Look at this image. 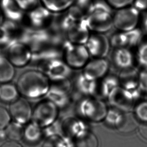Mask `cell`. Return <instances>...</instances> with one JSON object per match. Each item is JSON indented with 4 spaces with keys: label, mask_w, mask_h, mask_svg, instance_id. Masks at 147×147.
I'll return each instance as SVG.
<instances>
[{
    "label": "cell",
    "mask_w": 147,
    "mask_h": 147,
    "mask_svg": "<svg viewBox=\"0 0 147 147\" xmlns=\"http://www.w3.org/2000/svg\"><path fill=\"white\" fill-rule=\"evenodd\" d=\"M111 9L105 0H94L85 17L91 32L105 34L112 29L113 24Z\"/></svg>",
    "instance_id": "cell-1"
},
{
    "label": "cell",
    "mask_w": 147,
    "mask_h": 147,
    "mask_svg": "<svg viewBox=\"0 0 147 147\" xmlns=\"http://www.w3.org/2000/svg\"><path fill=\"white\" fill-rule=\"evenodd\" d=\"M17 87L23 95L36 98L47 93L49 87V80L44 74L36 71H25L19 78Z\"/></svg>",
    "instance_id": "cell-2"
},
{
    "label": "cell",
    "mask_w": 147,
    "mask_h": 147,
    "mask_svg": "<svg viewBox=\"0 0 147 147\" xmlns=\"http://www.w3.org/2000/svg\"><path fill=\"white\" fill-rule=\"evenodd\" d=\"M141 12L133 5L117 10L113 14V27L117 30H131L139 27Z\"/></svg>",
    "instance_id": "cell-3"
},
{
    "label": "cell",
    "mask_w": 147,
    "mask_h": 147,
    "mask_svg": "<svg viewBox=\"0 0 147 147\" xmlns=\"http://www.w3.org/2000/svg\"><path fill=\"white\" fill-rule=\"evenodd\" d=\"M144 37V33L138 27L126 31L117 30L111 35L109 41L113 49L127 47L133 49L137 47Z\"/></svg>",
    "instance_id": "cell-4"
},
{
    "label": "cell",
    "mask_w": 147,
    "mask_h": 147,
    "mask_svg": "<svg viewBox=\"0 0 147 147\" xmlns=\"http://www.w3.org/2000/svg\"><path fill=\"white\" fill-rule=\"evenodd\" d=\"M90 57V54L85 45L70 42L65 49V63L72 69H83Z\"/></svg>",
    "instance_id": "cell-5"
},
{
    "label": "cell",
    "mask_w": 147,
    "mask_h": 147,
    "mask_svg": "<svg viewBox=\"0 0 147 147\" xmlns=\"http://www.w3.org/2000/svg\"><path fill=\"white\" fill-rule=\"evenodd\" d=\"M90 33L85 18H77L70 14L67 27V36L70 42L85 45Z\"/></svg>",
    "instance_id": "cell-6"
},
{
    "label": "cell",
    "mask_w": 147,
    "mask_h": 147,
    "mask_svg": "<svg viewBox=\"0 0 147 147\" xmlns=\"http://www.w3.org/2000/svg\"><path fill=\"white\" fill-rule=\"evenodd\" d=\"M90 57L94 58H105L110 51L109 39L104 33L91 32L85 44Z\"/></svg>",
    "instance_id": "cell-7"
},
{
    "label": "cell",
    "mask_w": 147,
    "mask_h": 147,
    "mask_svg": "<svg viewBox=\"0 0 147 147\" xmlns=\"http://www.w3.org/2000/svg\"><path fill=\"white\" fill-rule=\"evenodd\" d=\"M57 108L53 102L44 101L39 103L33 113V121L38 126H46L53 123L57 115Z\"/></svg>",
    "instance_id": "cell-8"
},
{
    "label": "cell",
    "mask_w": 147,
    "mask_h": 147,
    "mask_svg": "<svg viewBox=\"0 0 147 147\" xmlns=\"http://www.w3.org/2000/svg\"><path fill=\"white\" fill-rule=\"evenodd\" d=\"M89 59L83 68V75L89 80H99L107 75L110 62L105 58H94Z\"/></svg>",
    "instance_id": "cell-9"
},
{
    "label": "cell",
    "mask_w": 147,
    "mask_h": 147,
    "mask_svg": "<svg viewBox=\"0 0 147 147\" xmlns=\"http://www.w3.org/2000/svg\"><path fill=\"white\" fill-rule=\"evenodd\" d=\"M110 57L113 65L119 71L135 67L136 64L135 53L129 48L113 49Z\"/></svg>",
    "instance_id": "cell-10"
},
{
    "label": "cell",
    "mask_w": 147,
    "mask_h": 147,
    "mask_svg": "<svg viewBox=\"0 0 147 147\" xmlns=\"http://www.w3.org/2000/svg\"><path fill=\"white\" fill-rule=\"evenodd\" d=\"M7 58L15 66L23 67L30 59L31 51L24 44L14 43L9 48Z\"/></svg>",
    "instance_id": "cell-11"
},
{
    "label": "cell",
    "mask_w": 147,
    "mask_h": 147,
    "mask_svg": "<svg viewBox=\"0 0 147 147\" xmlns=\"http://www.w3.org/2000/svg\"><path fill=\"white\" fill-rule=\"evenodd\" d=\"M11 114L19 123H26L29 120L31 110L28 102L24 99H19L13 102L10 106Z\"/></svg>",
    "instance_id": "cell-12"
},
{
    "label": "cell",
    "mask_w": 147,
    "mask_h": 147,
    "mask_svg": "<svg viewBox=\"0 0 147 147\" xmlns=\"http://www.w3.org/2000/svg\"><path fill=\"white\" fill-rule=\"evenodd\" d=\"M139 71L136 66L120 71L119 81L126 88H134L139 85Z\"/></svg>",
    "instance_id": "cell-13"
},
{
    "label": "cell",
    "mask_w": 147,
    "mask_h": 147,
    "mask_svg": "<svg viewBox=\"0 0 147 147\" xmlns=\"http://www.w3.org/2000/svg\"><path fill=\"white\" fill-rule=\"evenodd\" d=\"M138 123L134 115L130 113L123 115L117 121V127L120 132L125 134L131 133L137 129Z\"/></svg>",
    "instance_id": "cell-14"
},
{
    "label": "cell",
    "mask_w": 147,
    "mask_h": 147,
    "mask_svg": "<svg viewBox=\"0 0 147 147\" xmlns=\"http://www.w3.org/2000/svg\"><path fill=\"white\" fill-rule=\"evenodd\" d=\"M14 65L8 58L0 57V83H7L15 75Z\"/></svg>",
    "instance_id": "cell-15"
},
{
    "label": "cell",
    "mask_w": 147,
    "mask_h": 147,
    "mask_svg": "<svg viewBox=\"0 0 147 147\" xmlns=\"http://www.w3.org/2000/svg\"><path fill=\"white\" fill-rule=\"evenodd\" d=\"M135 55L136 63L141 69H147V38H143L136 48Z\"/></svg>",
    "instance_id": "cell-16"
},
{
    "label": "cell",
    "mask_w": 147,
    "mask_h": 147,
    "mask_svg": "<svg viewBox=\"0 0 147 147\" xmlns=\"http://www.w3.org/2000/svg\"><path fill=\"white\" fill-rule=\"evenodd\" d=\"M76 144L77 147H98V141L93 133L86 131L77 138Z\"/></svg>",
    "instance_id": "cell-17"
},
{
    "label": "cell",
    "mask_w": 147,
    "mask_h": 147,
    "mask_svg": "<svg viewBox=\"0 0 147 147\" xmlns=\"http://www.w3.org/2000/svg\"><path fill=\"white\" fill-rule=\"evenodd\" d=\"M47 8L55 11H61L71 7L76 0H41Z\"/></svg>",
    "instance_id": "cell-18"
},
{
    "label": "cell",
    "mask_w": 147,
    "mask_h": 147,
    "mask_svg": "<svg viewBox=\"0 0 147 147\" xmlns=\"http://www.w3.org/2000/svg\"><path fill=\"white\" fill-rule=\"evenodd\" d=\"M18 96V90L12 84H4L0 86V99L10 102L16 99Z\"/></svg>",
    "instance_id": "cell-19"
},
{
    "label": "cell",
    "mask_w": 147,
    "mask_h": 147,
    "mask_svg": "<svg viewBox=\"0 0 147 147\" xmlns=\"http://www.w3.org/2000/svg\"><path fill=\"white\" fill-rule=\"evenodd\" d=\"M7 136L13 141L20 140L24 135V131L21 125L13 123L7 127L6 131Z\"/></svg>",
    "instance_id": "cell-20"
},
{
    "label": "cell",
    "mask_w": 147,
    "mask_h": 147,
    "mask_svg": "<svg viewBox=\"0 0 147 147\" xmlns=\"http://www.w3.org/2000/svg\"><path fill=\"white\" fill-rule=\"evenodd\" d=\"M24 134L28 141L34 142L37 141L41 136V131L38 125L33 123L27 127Z\"/></svg>",
    "instance_id": "cell-21"
},
{
    "label": "cell",
    "mask_w": 147,
    "mask_h": 147,
    "mask_svg": "<svg viewBox=\"0 0 147 147\" xmlns=\"http://www.w3.org/2000/svg\"><path fill=\"white\" fill-rule=\"evenodd\" d=\"M112 9L118 10L133 5L135 0H105Z\"/></svg>",
    "instance_id": "cell-22"
},
{
    "label": "cell",
    "mask_w": 147,
    "mask_h": 147,
    "mask_svg": "<svg viewBox=\"0 0 147 147\" xmlns=\"http://www.w3.org/2000/svg\"><path fill=\"white\" fill-rule=\"evenodd\" d=\"M10 120V117L7 110L0 106V129H4L8 125Z\"/></svg>",
    "instance_id": "cell-23"
},
{
    "label": "cell",
    "mask_w": 147,
    "mask_h": 147,
    "mask_svg": "<svg viewBox=\"0 0 147 147\" xmlns=\"http://www.w3.org/2000/svg\"><path fill=\"white\" fill-rule=\"evenodd\" d=\"M42 147H65L63 141L59 138L51 137L45 141Z\"/></svg>",
    "instance_id": "cell-24"
},
{
    "label": "cell",
    "mask_w": 147,
    "mask_h": 147,
    "mask_svg": "<svg viewBox=\"0 0 147 147\" xmlns=\"http://www.w3.org/2000/svg\"><path fill=\"white\" fill-rule=\"evenodd\" d=\"M137 117L143 121H147V102L139 104L136 110Z\"/></svg>",
    "instance_id": "cell-25"
},
{
    "label": "cell",
    "mask_w": 147,
    "mask_h": 147,
    "mask_svg": "<svg viewBox=\"0 0 147 147\" xmlns=\"http://www.w3.org/2000/svg\"><path fill=\"white\" fill-rule=\"evenodd\" d=\"M139 85L142 89L147 92V69L140 70Z\"/></svg>",
    "instance_id": "cell-26"
},
{
    "label": "cell",
    "mask_w": 147,
    "mask_h": 147,
    "mask_svg": "<svg viewBox=\"0 0 147 147\" xmlns=\"http://www.w3.org/2000/svg\"><path fill=\"white\" fill-rule=\"evenodd\" d=\"M143 13L141 14V18L140 24V28L143 31L144 34L147 35V11L142 12Z\"/></svg>",
    "instance_id": "cell-27"
},
{
    "label": "cell",
    "mask_w": 147,
    "mask_h": 147,
    "mask_svg": "<svg viewBox=\"0 0 147 147\" xmlns=\"http://www.w3.org/2000/svg\"><path fill=\"white\" fill-rule=\"evenodd\" d=\"M133 5L141 12L147 11V0H135Z\"/></svg>",
    "instance_id": "cell-28"
},
{
    "label": "cell",
    "mask_w": 147,
    "mask_h": 147,
    "mask_svg": "<svg viewBox=\"0 0 147 147\" xmlns=\"http://www.w3.org/2000/svg\"><path fill=\"white\" fill-rule=\"evenodd\" d=\"M139 132L144 139L147 140V123H143L139 127Z\"/></svg>",
    "instance_id": "cell-29"
},
{
    "label": "cell",
    "mask_w": 147,
    "mask_h": 147,
    "mask_svg": "<svg viewBox=\"0 0 147 147\" xmlns=\"http://www.w3.org/2000/svg\"><path fill=\"white\" fill-rule=\"evenodd\" d=\"M1 147H22L21 146L20 144H19L16 142L13 141H11V142H8L6 143H5Z\"/></svg>",
    "instance_id": "cell-30"
},
{
    "label": "cell",
    "mask_w": 147,
    "mask_h": 147,
    "mask_svg": "<svg viewBox=\"0 0 147 147\" xmlns=\"http://www.w3.org/2000/svg\"><path fill=\"white\" fill-rule=\"evenodd\" d=\"M3 12L2 10L0 9V26L3 23Z\"/></svg>",
    "instance_id": "cell-31"
}]
</instances>
